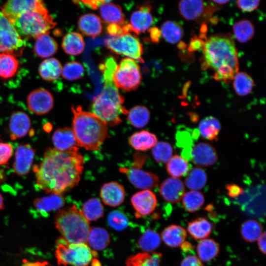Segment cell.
I'll return each mask as SVG.
<instances>
[{"label":"cell","instance_id":"1","mask_svg":"<svg viewBox=\"0 0 266 266\" xmlns=\"http://www.w3.org/2000/svg\"><path fill=\"white\" fill-rule=\"evenodd\" d=\"M84 164L78 148L64 151L48 148L33 167L36 184L47 194L62 195L78 184Z\"/></svg>","mask_w":266,"mask_h":266},{"label":"cell","instance_id":"2","mask_svg":"<svg viewBox=\"0 0 266 266\" xmlns=\"http://www.w3.org/2000/svg\"><path fill=\"white\" fill-rule=\"evenodd\" d=\"M117 65L115 60L111 57L100 65L104 87L101 93L94 99L91 108L93 114L110 126L120 124L122 122L120 116L128 112L123 106L124 98L113 80Z\"/></svg>","mask_w":266,"mask_h":266},{"label":"cell","instance_id":"3","mask_svg":"<svg viewBox=\"0 0 266 266\" xmlns=\"http://www.w3.org/2000/svg\"><path fill=\"white\" fill-rule=\"evenodd\" d=\"M203 65L214 71L216 81L228 82L238 72L236 49L232 38L227 35L210 37L203 46Z\"/></svg>","mask_w":266,"mask_h":266},{"label":"cell","instance_id":"4","mask_svg":"<svg viewBox=\"0 0 266 266\" xmlns=\"http://www.w3.org/2000/svg\"><path fill=\"white\" fill-rule=\"evenodd\" d=\"M72 131L79 146L88 150L99 148L108 135L107 125L93 113L73 106Z\"/></svg>","mask_w":266,"mask_h":266},{"label":"cell","instance_id":"5","mask_svg":"<svg viewBox=\"0 0 266 266\" xmlns=\"http://www.w3.org/2000/svg\"><path fill=\"white\" fill-rule=\"evenodd\" d=\"M55 226L62 238L71 243H86L91 230L89 221L75 205L59 211L55 218Z\"/></svg>","mask_w":266,"mask_h":266},{"label":"cell","instance_id":"6","mask_svg":"<svg viewBox=\"0 0 266 266\" xmlns=\"http://www.w3.org/2000/svg\"><path fill=\"white\" fill-rule=\"evenodd\" d=\"M9 21L21 36L35 38L48 33L56 25L44 4L24 12Z\"/></svg>","mask_w":266,"mask_h":266},{"label":"cell","instance_id":"7","mask_svg":"<svg viewBox=\"0 0 266 266\" xmlns=\"http://www.w3.org/2000/svg\"><path fill=\"white\" fill-rule=\"evenodd\" d=\"M96 256L86 243H71L62 237L57 240L55 256L59 265L88 266Z\"/></svg>","mask_w":266,"mask_h":266},{"label":"cell","instance_id":"8","mask_svg":"<svg viewBox=\"0 0 266 266\" xmlns=\"http://www.w3.org/2000/svg\"><path fill=\"white\" fill-rule=\"evenodd\" d=\"M113 80L118 88L127 91L136 89L141 81L138 64L133 59H123L117 65L114 72Z\"/></svg>","mask_w":266,"mask_h":266},{"label":"cell","instance_id":"9","mask_svg":"<svg viewBox=\"0 0 266 266\" xmlns=\"http://www.w3.org/2000/svg\"><path fill=\"white\" fill-rule=\"evenodd\" d=\"M106 46L112 52L123 55L142 63V45L138 38L131 33L112 36L105 40Z\"/></svg>","mask_w":266,"mask_h":266},{"label":"cell","instance_id":"10","mask_svg":"<svg viewBox=\"0 0 266 266\" xmlns=\"http://www.w3.org/2000/svg\"><path fill=\"white\" fill-rule=\"evenodd\" d=\"M24 43L21 36L9 20L0 12V53H19Z\"/></svg>","mask_w":266,"mask_h":266},{"label":"cell","instance_id":"11","mask_svg":"<svg viewBox=\"0 0 266 266\" xmlns=\"http://www.w3.org/2000/svg\"><path fill=\"white\" fill-rule=\"evenodd\" d=\"M120 171L125 173L129 181L137 188L150 190L158 185L159 177L156 174L144 171L139 167L120 168Z\"/></svg>","mask_w":266,"mask_h":266},{"label":"cell","instance_id":"12","mask_svg":"<svg viewBox=\"0 0 266 266\" xmlns=\"http://www.w3.org/2000/svg\"><path fill=\"white\" fill-rule=\"evenodd\" d=\"M27 104L31 112L37 115H43L52 109L54 100L47 90L39 88L30 93L27 97Z\"/></svg>","mask_w":266,"mask_h":266},{"label":"cell","instance_id":"13","mask_svg":"<svg viewBox=\"0 0 266 266\" xmlns=\"http://www.w3.org/2000/svg\"><path fill=\"white\" fill-rule=\"evenodd\" d=\"M136 218H141L150 214L157 205L155 194L150 190H143L134 194L131 199Z\"/></svg>","mask_w":266,"mask_h":266},{"label":"cell","instance_id":"14","mask_svg":"<svg viewBox=\"0 0 266 266\" xmlns=\"http://www.w3.org/2000/svg\"><path fill=\"white\" fill-rule=\"evenodd\" d=\"M35 150L29 144L19 145L15 152L13 164L14 172L19 176L27 175L31 168Z\"/></svg>","mask_w":266,"mask_h":266},{"label":"cell","instance_id":"15","mask_svg":"<svg viewBox=\"0 0 266 266\" xmlns=\"http://www.w3.org/2000/svg\"><path fill=\"white\" fill-rule=\"evenodd\" d=\"M190 157L193 163L199 166H209L218 160L215 148L207 142H200L191 149Z\"/></svg>","mask_w":266,"mask_h":266},{"label":"cell","instance_id":"16","mask_svg":"<svg viewBox=\"0 0 266 266\" xmlns=\"http://www.w3.org/2000/svg\"><path fill=\"white\" fill-rule=\"evenodd\" d=\"M185 191L183 182L178 178L169 177L161 184L159 192L164 200L170 203L179 202Z\"/></svg>","mask_w":266,"mask_h":266},{"label":"cell","instance_id":"17","mask_svg":"<svg viewBox=\"0 0 266 266\" xmlns=\"http://www.w3.org/2000/svg\"><path fill=\"white\" fill-rule=\"evenodd\" d=\"M42 0H7L1 12L11 20L27 11L43 5Z\"/></svg>","mask_w":266,"mask_h":266},{"label":"cell","instance_id":"18","mask_svg":"<svg viewBox=\"0 0 266 266\" xmlns=\"http://www.w3.org/2000/svg\"><path fill=\"white\" fill-rule=\"evenodd\" d=\"M151 6L144 4L138 7L132 14L130 26L132 32L136 34L145 32L149 29L153 23V17L151 13Z\"/></svg>","mask_w":266,"mask_h":266},{"label":"cell","instance_id":"19","mask_svg":"<svg viewBox=\"0 0 266 266\" xmlns=\"http://www.w3.org/2000/svg\"><path fill=\"white\" fill-rule=\"evenodd\" d=\"M100 197L103 203L107 205L116 207L121 205L125 198L124 187L115 181L109 182L102 185Z\"/></svg>","mask_w":266,"mask_h":266},{"label":"cell","instance_id":"20","mask_svg":"<svg viewBox=\"0 0 266 266\" xmlns=\"http://www.w3.org/2000/svg\"><path fill=\"white\" fill-rule=\"evenodd\" d=\"M9 126L10 138L16 140L28 133L31 127V120L26 113L17 111L11 115Z\"/></svg>","mask_w":266,"mask_h":266},{"label":"cell","instance_id":"21","mask_svg":"<svg viewBox=\"0 0 266 266\" xmlns=\"http://www.w3.org/2000/svg\"><path fill=\"white\" fill-rule=\"evenodd\" d=\"M54 148L60 151H69L78 148L75 135L71 129L67 127L57 129L52 136Z\"/></svg>","mask_w":266,"mask_h":266},{"label":"cell","instance_id":"22","mask_svg":"<svg viewBox=\"0 0 266 266\" xmlns=\"http://www.w3.org/2000/svg\"><path fill=\"white\" fill-rule=\"evenodd\" d=\"M78 28L84 35L95 37L102 31V26L100 17L93 13L82 15L78 20Z\"/></svg>","mask_w":266,"mask_h":266},{"label":"cell","instance_id":"23","mask_svg":"<svg viewBox=\"0 0 266 266\" xmlns=\"http://www.w3.org/2000/svg\"><path fill=\"white\" fill-rule=\"evenodd\" d=\"M187 232L182 226L171 225L166 227L162 232L161 238L168 246L177 248L181 246L185 241Z\"/></svg>","mask_w":266,"mask_h":266},{"label":"cell","instance_id":"24","mask_svg":"<svg viewBox=\"0 0 266 266\" xmlns=\"http://www.w3.org/2000/svg\"><path fill=\"white\" fill-rule=\"evenodd\" d=\"M65 203V200L62 195H51L35 199L33 204L34 208L43 214L56 211L61 208Z\"/></svg>","mask_w":266,"mask_h":266},{"label":"cell","instance_id":"25","mask_svg":"<svg viewBox=\"0 0 266 266\" xmlns=\"http://www.w3.org/2000/svg\"><path fill=\"white\" fill-rule=\"evenodd\" d=\"M58 50V44L48 33L35 38L33 47L34 53L40 58H48L55 54Z\"/></svg>","mask_w":266,"mask_h":266},{"label":"cell","instance_id":"26","mask_svg":"<svg viewBox=\"0 0 266 266\" xmlns=\"http://www.w3.org/2000/svg\"><path fill=\"white\" fill-rule=\"evenodd\" d=\"M178 8L180 14L184 19L196 20L203 14L204 4L203 0H180Z\"/></svg>","mask_w":266,"mask_h":266},{"label":"cell","instance_id":"27","mask_svg":"<svg viewBox=\"0 0 266 266\" xmlns=\"http://www.w3.org/2000/svg\"><path fill=\"white\" fill-rule=\"evenodd\" d=\"M99 8L101 18L104 22L121 26L125 24V17L119 5L111 2L104 3L100 5Z\"/></svg>","mask_w":266,"mask_h":266},{"label":"cell","instance_id":"28","mask_svg":"<svg viewBox=\"0 0 266 266\" xmlns=\"http://www.w3.org/2000/svg\"><path fill=\"white\" fill-rule=\"evenodd\" d=\"M157 142V138L154 134L144 130L134 133L129 138V144L137 151L151 149Z\"/></svg>","mask_w":266,"mask_h":266},{"label":"cell","instance_id":"29","mask_svg":"<svg viewBox=\"0 0 266 266\" xmlns=\"http://www.w3.org/2000/svg\"><path fill=\"white\" fill-rule=\"evenodd\" d=\"M187 230L192 238L200 240L209 236L212 232V225L206 218L199 217L188 223Z\"/></svg>","mask_w":266,"mask_h":266},{"label":"cell","instance_id":"30","mask_svg":"<svg viewBox=\"0 0 266 266\" xmlns=\"http://www.w3.org/2000/svg\"><path fill=\"white\" fill-rule=\"evenodd\" d=\"M62 47L66 53L70 55H77L83 52L85 43L81 34L73 32L67 33L64 37Z\"/></svg>","mask_w":266,"mask_h":266},{"label":"cell","instance_id":"31","mask_svg":"<svg viewBox=\"0 0 266 266\" xmlns=\"http://www.w3.org/2000/svg\"><path fill=\"white\" fill-rule=\"evenodd\" d=\"M62 66L55 58H48L44 60L39 66L38 71L41 77L48 81L57 79L62 73Z\"/></svg>","mask_w":266,"mask_h":266},{"label":"cell","instance_id":"32","mask_svg":"<svg viewBox=\"0 0 266 266\" xmlns=\"http://www.w3.org/2000/svg\"><path fill=\"white\" fill-rule=\"evenodd\" d=\"M219 250L218 243L211 238L200 240L197 246L198 257L203 262L214 259L218 255Z\"/></svg>","mask_w":266,"mask_h":266},{"label":"cell","instance_id":"33","mask_svg":"<svg viewBox=\"0 0 266 266\" xmlns=\"http://www.w3.org/2000/svg\"><path fill=\"white\" fill-rule=\"evenodd\" d=\"M220 130L219 121L213 116L204 118L200 122L199 126V131L201 136L211 141L218 140Z\"/></svg>","mask_w":266,"mask_h":266},{"label":"cell","instance_id":"34","mask_svg":"<svg viewBox=\"0 0 266 266\" xmlns=\"http://www.w3.org/2000/svg\"><path fill=\"white\" fill-rule=\"evenodd\" d=\"M162 255L156 252L140 253L129 257L126 266H160Z\"/></svg>","mask_w":266,"mask_h":266},{"label":"cell","instance_id":"35","mask_svg":"<svg viewBox=\"0 0 266 266\" xmlns=\"http://www.w3.org/2000/svg\"><path fill=\"white\" fill-rule=\"evenodd\" d=\"M87 241L90 246L95 250H102L106 248L110 242L108 232L102 228H91Z\"/></svg>","mask_w":266,"mask_h":266},{"label":"cell","instance_id":"36","mask_svg":"<svg viewBox=\"0 0 266 266\" xmlns=\"http://www.w3.org/2000/svg\"><path fill=\"white\" fill-rule=\"evenodd\" d=\"M166 169L171 177L178 178L188 173L189 165L183 156L175 155L166 163Z\"/></svg>","mask_w":266,"mask_h":266},{"label":"cell","instance_id":"37","mask_svg":"<svg viewBox=\"0 0 266 266\" xmlns=\"http://www.w3.org/2000/svg\"><path fill=\"white\" fill-rule=\"evenodd\" d=\"M161 33L168 42L175 44L178 42L183 35V29L177 22L173 21L165 22L162 26Z\"/></svg>","mask_w":266,"mask_h":266},{"label":"cell","instance_id":"38","mask_svg":"<svg viewBox=\"0 0 266 266\" xmlns=\"http://www.w3.org/2000/svg\"><path fill=\"white\" fill-rule=\"evenodd\" d=\"M207 175L201 167H195L188 173L185 180V185L191 190L199 191L206 184Z\"/></svg>","mask_w":266,"mask_h":266},{"label":"cell","instance_id":"39","mask_svg":"<svg viewBox=\"0 0 266 266\" xmlns=\"http://www.w3.org/2000/svg\"><path fill=\"white\" fill-rule=\"evenodd\" d=\"M18 62L14 55L5 53H0V77L9 78L16 73Z\"/></svg>","mask_w":266,"mask_h":266},{"label":"cell","instance_id":"40","mask_svg":"<svg viewBox=\"0 0 266 266\" xmlns=\"http://www.w3.org/2000/svg\"><path fill=\"white\" fill-rule=\"evenodd\" d=\"M181 200L184 208L190 212L198 210L203 205L205 201L203 194L199 191L195 190L185 193Z\"/></svg>","mask_w":266,"mask_h":266},{"label":"cell","instance_id":"41","mask_svg":"<svg viewBox=\"0 0 266 266\" xmlns=\"http://www.w3.org/2000/svg\"><path fill=\"white\" fill-rule=\"evenodd\" d=\"M128 120L133 127L137 128H143L149 121V111L144 106L137 105L134 106L129 111Z\"/></svg>","mask_w":266,"mask_h":266},{"label":"cell","instance_id":"42","mask_svg":"<svg viewBox=\"0 0 266 266\" xmlns=\"http://www.w3.org/2000/svg\"><path fill=\"white\" fill-rule=\"evenodd\" d=\"M233 86L235 93L239 96H245L253 89L254 81L246 73L237 72L233 77Z\"/></svg>","mask_w":266,"mask_h":266},{"label":"cell","instance_id":"43","mask_svg":"<svg viewBox=\"0 0 266 266\" xmlns=\"http://www.w3.org/2000/svg\"><path fill=\"white\" fill-rule=\"evenodd\" d=\"M103 211V206L100 200L97 198H91L83 204L81 211L89 221H93L101 217Z\"/></svg>","mask_w":266,"mask_h":266},{"label":"cell","instance_id":"44","mask_svg":"<svg viewBox=\"0 0 266 266\" xmlns=\"http://www.w3.org/2000/svg\"><path fill=\"white\" fill-rule=\"evenodd\" d=\"M262 231L261 224L253 219H249L243 222L240 229L243 238L249 242L257 241L263 233Z\"/></svg>","mask_w":266,"mask_h":266},{"label":"cell","instance_id":"45","mask_svg":"<svg viewBox=\"0 0 266 266\" xmlns=\"http://www.w3.org/2000/svg\"><path fill=\"white\" fill-rule=\"evenodd\" d=\"M233 31L236 39L244 43L250 40L254 34V28L248 20H241L235 22L233 26Z\"/></svg>","mask_w":266,"mask_h":266},{"label":"cell","instance_id":"46","mask_svg":"<svg viewBox=\"0 0 266 266\" xmlns=\"http://www.w3.org/2000/svg\"><path fill=\"white\" fill-rule=\"evenodd\" d=\"M161 243V237L157 233L152 230L145 231L139 239V248L145 252L149 253L157 249Z\"/></svg>","mask_w":266,"mask_h":266},{"label":"cell","instance_id":"47","mask_svg":"<svg viewBox=\"0 0 266 266\" xmlns=\"http://www.w3.org/2000/svg\"><path fill=\"white\" fill-rule=\"evenodd\" d=\"M152 154L157 162L160 164H165L172 156L173 148L167 142H158L152 148Z\"/></svg>","mask_w":266,"mask_h":266},{"label":"cell","instance_id":"48","mask_svg":"<svg viewBox=\"0 0 266 266\" xmlns=\"http://www.w3.org/2000/svg\"><path fill=\"white\" fill-rule=\"evenodd\" d=\"M84 73L82 65L75 61L66 63L62 68V74L66 80L72 81L80 78Z\"/></svg>","mask_w":266,"mask_h":266},{"label":"cell","instance_id":"49","mask_svg":"<svg viewBox=\"0 0 266 266\" xmlns=\"http://www.w3.org/2000/svg\"><path fill=\"white\" fill-rule=\"evenodd\" d=\"M107 220L109 226L117 231L123 230L128 226V218L123 212L118 210L110 212Z\"/></svg>","mask_w":266,"mask_h":266},{"label":"cell","instance_id":"50","mask_svg":"<svg viewBox=\"0 0 266 266\" xmlns=\"http://www.w3.org/2000/svg\"><path fill=\"white\" fill-rule=\"evenodd\" d=\"M13 152L12 145L0 141V166L7 163Z\"/></svg>","mask_w":266,"mask_h":266},{"label":"cell","instance_id":"51","mask_svg":"<svg viewBox=\"0 0 266 266\" xmlns=\"http://www.w3.org/2000/svg\"><path fill=\"white\" fill-rule=\"evenodd\" d=\"M260 0H236L238 7L245 12H251L259 6Z\"/></svg>","mask_w":266,"mask_h":266},{"label":"cell","instance_id":"52","mask_svg":"<svg viewBox=\"0 0 266 266\" xmlns=\"http://www.w3.org/2000/svg\"><path fill=\"white\" fill-rule=\"evenodd\" d=\"M226 189L228 196L232 198H237L244 192L243 189L241 187L234 183L227 184Z\"/></svg>","mask_w":266,"mask_h":266},{"label":"cell","instance_id":"53","mask_svg":"<svg viewBox=\"0 0 266 266\" xmlns=\"http://www.w3.org/2000/svg\"><path fill=\"white\" fill-rule=\"evenodd\" d=\"M180 266H203L199 258L194 255H188L182 261Z\"/></svg>","mask_w":266,"mask_h":266},{"label":"cell","instance_id":"54","mask_svg":"<svg viewBox=\"0 0 266 266\" xmlns=\"http://www.w3.org/2000/svg\"><path fill=\"white\" fill-rule=\"evenodd\" d=\"M106 30L107 33L112 36H117L125 34L122 26L115 24H109Z\"/></svg>","mask_w":266,"mask_h":266},{"label":"cell","instance_id":"55","mask_svg":"<svg viewBox=\"0 0 266 266\" xmlns=\"http://www.w3.org/2000/svg\"><path fill=\"white\" fill-rule=\"evenodd\" d=\"M204 42L203 41L198 37H194L191 39L189 49L191 51H195L202 48Z\"/></svg>","mask_w":266,"mask_h":266},{"label":"cell","instance_id":"56","mask_svg":"<svg viewBox=\"0 0 266 266\" xmlns=\"http://www.w3.org/2000/svg\"><path fill=\"white\" fill-rule=\"evenodd\" d=\"M150 37L152 42L158 43L160 40L161 31L156 27H153L149 30Z\"/></svg>","mask_w":266,"mask_h":266},{"label":"cell","instance_id":"57","mask_svg":"<svg viewBox=\"0 0 266 266\" xmlns=\"http://www.w3.org/2000/svg\"><path fill=\"white\" fill-rule=\"evenodd\" d=\"M260 250L265 254L266 252V234L265 233H262L257 240Z\"/></svg>","mask_w":266,"mask_h":266},{"label":"cell","instance_id":"58","mask_svg":"<svg viewBox=\"0 0 266 266\" xmlns=\"http://www.w3.org/2000/svg\"><path fill=\"white\" fill-rule=\"evenodd\" d=\"M45 262H27L24 263L21 266H46Z\"/></svg>","mask_w":266,"mask_h":266},{"label":"cell","instance_id":"59","mask_svg":"<svg viewBox=\"0 0 266 266\" xmlns=\"http://www.w3.org/2000/svg\"><path fill=\"white\" fill-rule=\"evenodd\" d=\"M97 2L100 6L103 3L110 2L112 0H93Z\"/></svg>","mask_w":266,"mask_h":266},{"label":"cell","instance_id":"60","mask_svg":"<svg viewBox=\"0 0 266 266\" xmlns=\"http://www.w3.org/2000/svg\"><path fill=\"white\" fill-rule=\"evenodd\" d=\"M4 207L3 199L2 195L0 194V210L3 209Z\"/></svg>","mask_w":266,"mask_h":266},{"label":"cell","instance_id":"61","mask_svg":"<svg viewBox=\"0 0 266 266\" xmlns=\"http://www.w3.org/2000/svg\"><path fill=\"white\" fill-rule=\"evenodd\" d=\"M212 0L217 3L223 4H225L228 2L230 0Z\"/></svg>","mask_w":266,"mask_h":266},{"label":"cell","instance_id":"62","mask_svg":"<svg viewBox=\"0 0 266 266\" xmlns=\"http://www.w3.org/2000/svg\"><path fill=\"white\" fill-rule=\"evenodd\" d=\"M92 262H93L92 263V266H100V264L97 260H93Z\"/></svg>","mask_w":266,"mask_h":266}]
</instances>
